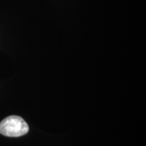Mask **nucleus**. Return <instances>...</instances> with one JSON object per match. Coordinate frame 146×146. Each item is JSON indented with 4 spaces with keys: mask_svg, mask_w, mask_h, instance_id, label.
<instances>
[{
    "mask_svg": "<svg viewBox=\"0 0 146 146\" xmlns=\"http://www.w3.org/2000/svg\"><path fill=\"white\" fill-rule=\"evenodd\" d=\"M27 123L20 116L11 115L0 123V133L9 137L24 136L29 131Z\"/></svg>",
    "mask_w": 146,
    "mask_h": 146,
    "instance_id": "1",
    "label": "nucleus"
}]
</instances>
